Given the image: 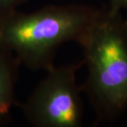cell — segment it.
<instances>
[{
	"label": "cell",
	"mask_w": 127,
	"mask_h": 127,
	"mask_svg": "<svg viewBox=\"0 0 127 127\" xmlns=\"http://www.w3.org/2000/svg\"><path fill=\"white\" fill-rule=\"evenodd\" d=\"M27 0H0V19L17 11Z\"/></svg>",
	"instance_id": "5b68a950"
},
{
	"label": "cell",
	"mask_w": 127,
	"mask_h": 127,
	"mask_svg": "<svg viewBox=\"0 0 127 127\" xmlns=\"http://www.w3.org/2000/svg\"><path fill=\"white\" fill-rule=\"evenodd\" d=\"M107 8L113 12H121V9L127 8V0H110Z\"/></svg>",
	"instance_id": "8992f818"
},
{
	"label": "cell",
	"mask_w": 127,
	"mask_h": 127,
	"mask_svg": "<svg viewBox=\"0 0 127 127\" xmlns=\"http://www.w3.org/2000/svg\"><path fill=\"white\" fill-rule=\"evenodd\" d=\"M83 60L54 66L23 103H19L26 121L34 127H80L83 120L82 86L76 72Z\"/></svg>",
	"instance_id": "3957f363"
},
{
	"label": "cell",
	"mask_w": 127,
	"mask_h": 127,
	"mask_svg": "<svg viewBox=\"0 0 127 127\" xmlns=\"http://www.w3.org/2000/svg\"><path fill=\"white\" fill-rule=\"evenodd\" d=\"M81 46L88 68L81 86L96 123L116 120L127 108V32L121 12L101 9Z\"/></svg>",
	"instance_id": "7a4b0ae2"
},
{
	"label": "cell",
	"mask_w": 127,
	"mask_h": 127,
	"mask_svg": "<svg viewBox=\"0 0 127 127\" xmlns=\"http://www.w3.org/2000/svg\"><path fill=\"white\" fill-rule=\"evenodd\" d=\"M124 25H125V28L127 32V19H124Z\"/></svg>",
	"instance_id": "52a82bcc"
},
{
	"label": "cell",
	"mask_w": 127,
	"mask_h": 127,
	"mask_svg": "<svg viewBox=\"0 0 127 127\" xmlns=\"http://www.w3.org/2000/svg\"><path fill=\"white\" fill-rule=\"evenodd\" d=\"M101 11L82 4L49 5L29 13L17 10L0 19V47L30 69L48 71L60 45H83Z\"/></svg>",
	"instance_id": "6da1fadb"
},
{
	"label": "cell",
	"mask_w": 127,
	"mask_h": 127,
	"mask_svg": "<svg viewBox=\"0 0 127 127\" xmlns=\"http://www.w3.org/2000/svg\"><path fill=\"white\" fill-rule=\"evenodd\" d=\"M19 60L13 53L0 47V126L11 121V111L18 106L15 88L19 77Z\"/></svg>",
	"instance_id": "277c9868"
}]
</instances>
